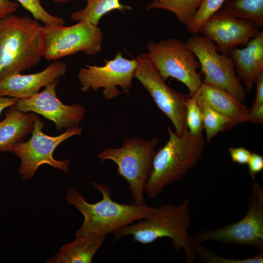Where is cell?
I'll list each match as a JSON object with an SVG mask.
<instances>
[{
    "instance_id": "cell-11",
    "label": "cell",
    "mask_w": 263,
    "mask_h": 263,
    "mask_svg": "<svg viewBox=\"0 0 263 263\" xmlns=\"http://www.w3.org/2000/svg\"><path fill=\"white\" fill-rule=\"evenodd\" d=\"M104 61V66L86 65L80 68L77 78L81 91L86 93L90 89L96 91L102 88L103 97L106 100H110L121 94L118 87L123 93L128 94L132 87L138 65L137 59L126 58L119 52L113 59Z\"/></svg>"
},
{
    "instance_id": "cell-33",
    "label": "cell",
    "mask_w": 263,
    "mask_h": 263,
    "mask_svg": "<svg viewBox=\"0 0 263 263\" xmlns=\"http://www.w3.org/2000/svg\"><path fill=\"white\" fill-rule=\"evenodd\" d=\"M54 1H55V2H65V1H68L69 0H53Z\"/></svg>"
},
{
    "instance_id": "cell-8",
    "label": "cell",
    "mask_w": 263,
    "mask_h": 263,
    "mask_svg": "<svg viewBox=\"0 0 263 263\" xmlns=\"http://www.w3.org/2000/svg\"><path fill=\"white\" fill-rule=\"evenodd\" d=\"M246 215L240 221L217 228L202 230L192 237L200 243L216 241L225 244L246 245L263 253V189L252 184Z\"/></svg>"
},
{
    "instance_id": "cell-30",
    "label": "cell",
    "mask_w": 263,
    "mask_h": 263,
    "mask_svg": "<svg viewBox=\"0 0 263 263\" xmlns=\"http://www.w3.org/2000/svg\"><path fill=\"white\" fill-rule=\"evenodd\" d=\"M248 172L252 179L263 170V157L261 155L253 152L247 163Z\"/></svg>"
},
{
    "instance_id": "cell-19",
    "label": "cell",
    "mask_w": 263,
    "mask_h": 263,
    "mask_svg": "<svg viewBox=\"0 0 263 263\" xmlns=\"http://www.w3.org/2000/svg\"><path fill=\"white\" fill-rule=\"evenodd\" d=\"M106 235L93 232L76 237L75 240L62 246L46 263H92L95 254L103 244Z\"/></svg>"
},
{
    "instance_id": "cell-9",
    "label": "cell",
    "mask_w": 263,
    "mask_h": 263,
    "mask_svg": "<svg viewBox=\"0 0 263 263\" xmlns=\"http://www.w3.org/2000/svg\"><path fill=\"white\" fill-rule=\"evenodd\" d=\"M44 123L40 119L36 121L30 139L15 145L10 152L20 160L19 172L24 181L32 179L41 165L47 164L65 173L69 171L70 161L58 160L53 157L56 147L62 142L74 135H80L82 128L76 126L65 131L61 134L52 136L42 132Z\"/></svg>"
},
{
    "instance_id": "cell-27",
    "label": "cell",
    "mask_w": 263,
    "mask_h": 263,
    "mask_svg": "<svg viewBox=\"0 0 263 263\" xmlns=\"http://www.w3.org/2000/svg\"><path fill=\"white\" fill-rule=\"evenodd\" d=\"M186 123L188 131L196 136L202 135V111L197 101L196 92L190 95L187 102Z\"/></svg>"
},
{
    "instance_id": "cell-20",
    "label": "cell",
    "mask_w": 263,
    "mask_h": 263,
    "mask_svg": "<svg viewBox=\"0 0 263 263\" xmlns=\"http://www.w3.org/2000/svg\"><path fill=\"white\" fill-rule=\"evenodd\" d=\"M86 0V6L83 9L71 14L72 20L77 22L89 21L97 26L102 17L112 11L117 10L124 12L132 9L131 6L121 3L120 0Z\"/></svg>"
},
{
    "instance_id": "cell-32",
    "label": "cell",
    "mask_w": 263,
    "mask_h": 263,
    "mask_svg": "<svg viewBox=\"0 0 263 263\" xmlns=\"http://www.w3.org/2000/svg\"><path fill=\"white\" fill-rule=\"evenodd\" d=\"M19 99L0 95V115L6 108L16 104Z\"/></svg>"
},
{
    "instance_id": "cell-24",
    "label": "cell",
    "mask_w": 263,
    "mask_h": 263,
    "mask_svg": "<svg viewBox=\"0 0 263 263\" xmlns=\"http://www.w3.org/2000/svg\"><path fill=\"white\" fill-rule=\"evenodd\" d=\"M193 252L196 257H198L201 261L207 263H263V253L250 258L242 259H235L223 257L202 245L201 243L196 241L193 238L191 240Z\"/></svg>"
},
{
    "instance_id": "cell-16",
    "label": "cell",
    "mask_w": 263,
    "mask_h": 263,
    "mask_svg": "<svg viewBox=\"0 0 263 263\" xmlns=\"http://www.w3.org/2000/svg\"><path fill=\"white\" fill-rule=\"evenodd\" d=\"M228 56L248 92H250L259 75L263 71V32L251 39L243 49L235 48Z\"/></svg>"
},
{
    "instance_id": "cell-13",
    "label": "cell",
    "mask_w": 263,
    "mask_h": 263,
    "mask_svg": "<svg viewBox=\"0 0 263 263\" xmlns=\"http://www.w3.org/2000/svg\"><path fill=\"white\" fill-rule=\"evenodd\" d=\"M58 81L49 84L41 92L19 99L15 106L23 113H36L53 121L60 131L78 126L84 118L86 109L79 103L64 104L57 98L56 89Z\"/></svg>"
},
{
    "instance_id": "cell-2",
    "label": "cell",
    "mask_w": 263,
    "mask_h": 263,
    "mask_svg": "<svg viewBox=\"0 0 263 263\" xmlns=\"http://www.w3.org/2000/svg\"><path fill=\"white\" fill-rule=\"evenodd\" d=\"M192 223L189 201L186 199L177 205L163 204L156 207L150 216L137 221L113 233V242L127 235L142 244H150L157 239H171L176 249H183L186 260L192 263L195 259L188 229Z\"/></svg>"
},
{
    "instance_id": "cell-26",
    "label": "cell",
    "mask_w": 263,
    "mask_h": 263,
    "mask_svg": "<svg viewBox=\"0 0 263 263\" xmlns=\"http://www.w3.org/2000/svg\"><path fill=\"white\" fill-rule=\"evenodd\" d=\"M36 20L41 21L44 26H57L65 25V22L61 17L48 13L42 6L40 0H16Z\"/></svg>"
},
{
    "instance_id": "cell-28",
    "label": "cell",
    "mask_w": 263,
    "mask_h": 263,
    "mask_svg": "<svg viewBox=\"0 0 263 263\" xmlns=\"http://www.w3.org/2000/svg\"><path fill=\"white\" fill-rule=\"evenodd\" d=\"M256 84V96L252 107L248 110L245 122L263 123V71L258 76Z\"/></svg>"
},
{
    "instance_id": "cell-25",
    "label": "cell",
    "mask_w": 263,
    "mask_h": 263,
    "mask_svg": "<svg viewBox=\"0 0 263 263\" xmlns=\"http://www.w3.org/2000/svg\"><path fill=\"white\" fill-rule=\"evenodd\" d=\"M226 0H203L200 7L189 24L186 27L189 34L197 35L206 22L220 10Z\"/></svg>"
},
{
    "instance_id": "cell-31",
    "label": "cell",
    "mask_w": 263,
    "mask_h": 263,
    "mask_svg": "<svg viewBox=\"0 0 263 263\" xmlns=\"http://www.w3.org/2000/svg\"><path fill=\"white\" fill-rule=\"evenodd\" d=\"M19 4L12 0H0V19L17 11Z\"/></svg>"
},
{
    "instance_id": "cell-7",
    "label": "cell",
    "mask_w": 263,
    "mask_h": 263,
    "mask_svg": "<svg viewBox=\"0 0 263 263\" xmlns=\"http://www.w3.org/2000/svg\"><path fill=\"white\" fill-rule=\"evenodd\" d=\"M147 54L160 75L166 80L174 78L183 83L192 95L203 83L198 69L199 62L186 42L168 38L157 42L150 41Z\"/></svg>"
},
{
    "instance_id": "cell-6",
    "label": "cell",
    "mask_w": 263,
    "mask_h": 263,
    "mask_svg": "<svg viewBox=\"0 0 263 263\" xmlns=\"http://www.w3.org/2000/svg\"><path fill=\"white\" fill-rule=\"evenodd\" d=\"M40 36L42 57L54 61L79 52L94 55L101 51L103 39L101 29L86 20L69 26L43 25Z\"/></svg>"
},
{
    "instance_id": "cell-17",
    "label": "cell",
    "mask_w": 263,
    "mask_h": 263,
    "mask_svg": "<svg viewBox=\"0 0 263 263\" xmlns=\"http://www.w3.org/2000/svg\"><path fill=\"white\" fill-rule=\"evenodd\" d=\"M196 94L199 105L209 106L229 118L235 125L245 121L249 109L227 91L203 82Z\"/></svg>"
},
{
    "instance_id": "cell-29",
    "label": "cell",
    "mask_w": 263,
    "mask_h": 263,
    "mask_svg": "<svg viewBox=\"0 0 263 263\" xmlns=\"http://www.w3.org/2000/svg\"><path fill=\"white\" fill-rule=\"evenodd\" d=\"M228 151L232 162L240 165L247 164L252 152L243 147L228 148Z\"/></svg>"
},
{
    "instance_id": "cell-22",
    "label": "cell",
    "mask_w": 263,
    "mask_h": 263,
    "mask_svg": "<svg viewBox=\"0 0 263 263\" xmlns=\"http://www.w3.org/2000/svg\"><path fill=\"white\" fill-rule=\"evenodd\" d=\"M203 0H151L147 9H162L174 14L186 27L201 6Z\"/></svg>"
},
{
    "instance_id": "cell-18",
    "label": "cell",
    "mask_w": 263,
    "mask_h": 263,
    "mask_svg": "<svg viewBox=\"0 0 263 263\" xmlns=\"http://www.w3.org/2000/svg\"><path fill=\"white\" fill-rule=\"evenodd\" d=\"M5 118L0 121V152H10L17 144L24 141L31 133L36 120L37 113H24L14 106L8 108Z\"/></svg>"
},
{
    "instance_id": "cell-3",
    "label": "cell",
    "mask_w": 263,
    "mask_h": 263,
    "mask_svg": "<svg viewBox=\"0 0 263 263\" xmlns=\"http://www.w3.org/2000/svg\"><path fill=\"white\" fill-rule=\"evenodd\" d=\"M169 139L154 156L152 168L145 188L148 197L158 196L168 186L182 179L199 162L205 141L202 135L191 134L188 130L182 134L167 126Z\"/></svg>"
},
{
    "instance_id": "cell-14",
    "label": "cell",
    "mask_w": 263,
    "mask_h": 263,
    "mask_svg": "<svg viewBox=\"0 0 263 263\" xmlns=\"http://www.w3.org/2000/svg\"><path fill=\"white\" fill-rule=\"evenodd\" d=\"M253 22L232 17L221 9L204 24L199 33L211 40L217 51L228 56L237 46H246L261 31Z\"/></svg>"
},
{
    "instance_id": "cell-1",
    "label": "cell",
    "mask_w": 263,
    "mask_h": 263,
    "mask_svg": "<svg viewBox=\"0 0 263 263\" xmlns=\"http://www.w3.org/2000/svg\"><path fill=\"white\" fill-rule=\"evenodd\" d=\"M92 187L99 191L101 200L91 204L83 195L74 189L68 190L67 201L74 206L84 216L81 227L75 233V237L98 232L107 235L141 219L152 215L156 207L132 203L120 204L112 198V190L106 185L92 182Z\"/></svg>"
},
{
    "instance_id": "cell-23",
    "label": "cell",
    "mask_w": 263,
    "mask_h": 263,
    "mask_svg": "<svg viewBox=\"0 0 263 263\" xmlns=\"http://www.w3.org/2000/svg\"><path fill=\"white\" fill-rule=\"evenodd\" d=\"M202 111L203 129L205 130L206 139L210 142L220 132L230 129L235 126L227 117L216 111L209 106L199 105Z\"/></svg>"
},
{
    "instance_id": "cell-12",
    "label": "cell",
    "mask_w": 263,
    "mask_h": 263,
    "mask_svg": "<svg viewBox=\"0 0 263 263\" xmlns=\"http://www.w3.org/2000/svg\"><path fill=\"white\" fill-rule=\"evenodd\" d=\"M186 42L199 62L204 75L203 82L224 89L243 101L245 90L230 57L219 53L214 43L203 35H195Z\"/></svg>"
},
{
    "instance_id": "cell-21",
    "label": "cell",
    "mask_w": 263,
    "mask_h": 263,
    "mask_svg": "<svg viewBox=\"0 0 263 263\" xmlns=\"http://www.w3.org/2000/svg\"><path fill=\"white\" fill-rule=\"evenodd\" d=\"M221 9L237 19L250 20L263 26V0H226Z\"/></svg>"
},
{
    "instance_id": "cell-5",
    "label": "cell",
    "mask_w": 263,
    "mask_h": 263,
    "mask_svg": "<svg viewBox=\"0 0 263 263\" xmlns=\"http://www.w3.org/2000/svg\"><path fill=\"white\" fill-rule=\"evenodd\" d=\"M159 139L124 138L121 147L107 148L97 154L102 162L113 161L117 173L128 184V188L136 204L144 203L145 188L151 172L155 147Z\"/></svg>"
},
{
    "instance_id": "cell-4",
    "label": "cell",
    "mask_w": 263,
    "mask_h": 263,
    "mask_svg": "<svg viewBox=\"0 0 263 263\" xmlns=\"http://www.w3.org/2000/svg\"><path fill=\"white\" fill-rule=\"evenodd\" d=\"M42 26L33 17L14 14L0 19V80L39 63Z\"/></svg>"
},
{
    "instance_id": "cell-15",
    "label": "cell",
    "mask_w": 263,
    "mask_h": 263,
    "mask_svg": "<svg viewBox=\"0 0 263 263\" xmlns=\"http://www.w3.org/2000/svg\"><path fill=\"white\" fill-rule=\"evenodd\" d=\"M66 72L65 63L56 60L39 72L8 75L0 80V95L18 99L31 96L38 93L42 87L59 79Z\"/></svg>"
},
{
    "instance_id": "cell-10",
    "label": "cell",
    "mask_w": 263,
    "mask_h": 263,
    "mask_svg": "<svg viewBox=\"0 0 263 263\" xmlns=\"http://www.w3.org/2000/svg\"><path fill=\"white\" fill-rule=\"evenodd\" d=\"M136 59L138 65L134 77L149 92L158 108L170 120L175 132L182 134L188 130L186 105L189 97L169 87L161 77L147 53Z\"/></svg>"
}]
</instances>
